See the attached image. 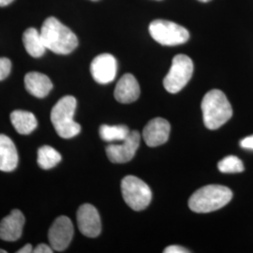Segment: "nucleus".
Returning <instances> with one entry per match:
<instances>
[{
  "label": "nucleus",
  "mask_w": 253,
  "mask_h": 253,
  "mask_svg": "<svg viewBox=\"0 0 253 253\" xmlns=\"http://www.w3.org/2000/svg\"><path fill=\"white\" fill-rule=\"evenodd\" d=\"M41 34L46 48L54 54H71L78 46L76 35L55 17L46 19Z\"/></svg>",
  "instance_id": "f257e3e1"
},
{
  "label": "nucleus",
  "mask_w": 253,
  "mask_h": 253,
  "mask_svg": "<svg viewBox=\"0 0 253 253\" xmlns=\"http://www.w3.org/2000/svg\"><path fill=\"white\" fill-rule=\"evenodd\" d=\"M170 123L162 118H154L150 120L143 130V137L145 144L155 147L165 144L170 135Z\"/></svg>",
  "instance_id": "f8f14e48"
},
{
  "label": "nucleus",
  "mask_w": 253,
  "mask_h": 253,
  "mask_svg": "<svg viewBox=\"0 0 253 253\" xmlns=\"http://www.w3.org/2000/svg\"><path fill=\"white\" fill-rule=\"evenodd\" d=\"M130 130L126 125H102L100 127V135L102 140L106 142L123 141L129 134Z\"/></svg>",
  "instance_id": "aec40b11"
},
{
  "label": "nucleus",
  "mask_w": 253,
  "mask_h": 253,
  "mask_svg": "<svg viewBox=\"0 0 253 253\" xmlns=\"http://www.w3.org/2000/svg\"><path fill=\"white\" fill-rule=\"evenodd\" d=\"M23 42L28 54L33 57H41L45 54L46 46L41 31L34 27L27 28L23 34Z\"/></svg>",
  "instance_id": "a211bd4d"
},
{
  "label": "nucleus",
  "mask_w": 253,
  "mask_h": 253,
  "mask_svg": "<svg viewBox=\"0 0 253 253\" xmlns=\"http://www.w3.org/2000/svg\"><path fill=\"white\" fill-rule=\"evenodd\" d=\"M201 2H208V1H210V0H199Z\"/></svg>",
  "instance_id": "c85d7f7f"
},
{
  "label": "nucleus",
  "mask_w": 253,
  "mask_h": 253,
  "mask_svg": "<svg viewBox=\"0 0 253 253\" xmlns=\"http://www.w3.org/2000/svg\"><path fill=\"white\" fill-rule=\"evenodd\" d=\"M140 92V85L135 77L130 73H126L117 84L115 98L120 103H131L139 99Z\"/></svg>",
  "instance_id": "4468645a"
},
{
  "label": "nucleus",
  "mask_w": 253,
  "mask_h": 253,
  "mask_svg": "<svg viewBox=\"0 0 253 253\" xmlns=\"http://www.w3.org/2000/svg\"><path fill=\"white\" fill-rule=\"evenodd\" d=\"M77 223L82 235L97 237L101 232V221L98 210L90 204H84L77 211Z\"/></svg>",
  "instance_id": "9b49d317"
},
{
  "label": "nucleus",
  "mask_w": 253,
  "mask_h": 253,
  "mask_svg": "<svg viewBox=\"0 0 253 253\" xmlns=\"http://www.w3.org/2000/svg\"><path fill=\"white\" fill-rule=\"evenodd\" d=\"M140 133L137 130L129 132L121 144H112L106 147V154L109 160L114 163H125L131 161L135 156L140 145Z\"/></svg>",
  "instance_id": "1a4fd4ad"
},
{
  "label": "nucleus",
  "mask_w": 253,
  "mask_h": 253,
  "mask_svg": "<svg viewBox=\"0 0 253 253\" xmlns=\"http://www.w3.org/2000/svg\"><path fill=\"white\" fill-rule=\"evenodd\" d=\"M73 235L74 228L72 220L65 216L58 217L49 229L50 246L55 252H64L71 244Z\"/></svg>",
  "instance_id": "6e6552de"
},
{
  "label": "nucleus",
  "mask_w": 253,
  "mask_h": 253,
  "mask_svg": "<svg viewBox=\"0 0 253 253\" xmlns=\"http://www.w3.org/2000/svg\"><path fill=\"white\" fill-rule=\"evenodd\" d=\"M240 145H241V147H243L245 149L253 150V135L248 136V137L244 138L243 140H241Z\"/></svg>",
  "instance_id": "393cba45"
},
{
  "label": "nucleus",
  "mask_w": 253,
  "mask_h": 253,
  "mask_svg": "<svg viewBox=\"0 0 253 253\" xmlns=\"http://www.w3.org/2000/svg\"><path fill=\"white\" fill-rule=\"evenodd\" d=\"M193 74V62L186 54H177L172 58L169 73L163 80L164 88L175 94L182 90Z\"/></svg>",
  "instance_id": "0eeeda50"
},
{
  "label": "nucleus",
  "mask_w": 253,
  "mask_h": 253,
  "mask_svg": "<svg viewBox=\"0 0 253 253\" xmlns=\"http://www.w3.org/2000/svg\"><path fill=\"white\" fill-rule=\"evenodd\" d=\"M7 252L5 251V250H2V249H0V253H6Z\"/></svg>",
  "instance_id": "cd10ccee"
},
{
  "label": "nucleus",
  "mask_w": 253,
  "mask_h": 253,
  "mask_svg": "<svg viewBox=\"0 0 253 253\" xmlns=\"http://www.w3.org/2000/svg\"><path fill=\"white\" fill-rule=\"evenodd\" d=\"M17 253H33V248L30 244L25 245L23 248H21L19 251L16 252Z\"/></svg>",
  "instance_id": "a878e982"
},
{
  "label": "nucleus",
  "mask_w": 253,
  "mask_h": 253,
  "mask_svg": "<svg viewBox=\"0 0 253 253\" xmlns=\"http://www.w3.org/2000/svg\"><path fill=\"white\" fill-rule=\"evenodd\" d=\"M232 198V190L225 186L208 185L191 195L189 207L196 213H209L225 207Z\"/></svg>",
  "instance_id": "7ed1b4c3"
},
{
  "label": "nucleus",
  "mask_w": 253,
  "mask_h": 253,
  "mask_svg": "<svg viewBox=\"0 0 253 253\" xmlns=\"http://www.w3.org/2000/svg\"><path fill=\"white\" fill-rule=\"evenodd\" d=\"M219 172L223 173H236L244 171V165L242 161L235 156H228L217 163Z\"/></svg>",
  "instance_id": "412c9836"
},
{
  "label": "nucleus",
  "mask_w": 253,
  "mask_h": 253,
  "mask_svg": "<svg viewBox=\"0 0 253 253\" xmlns=\"http://www.w3.org/2000/svg\"><path fill=\"white\" fill-rule=\"evenodd\" d=\"M121 191L126 205L134 211L147 208L152 200L149 186L134 175H127L121 182Z\"/></svg>",
  "instance_id": "39448f33"
},
{
  "label": "nucleus",
  "mask_w": 253,
  "mask_h": 253,
  "mask_svg": "<svg viewBox=\"0 0 253 253\" xmlns=\"http://www.w3.org/2000/svg\"><path fill=\"white\" fill-rule=\"evenodd\" d=\"M149 33L154 40L164 46L180 45L190 39L187 28L167 20H155L149 25Z\"/></svg>",
  "instance_id": "423d86ee"
},
{
  "label": "nucleus",
  "mask_w": 253,
  "mask_h": 253,
  "mask_svg": "<svg viewBox=\"0 0 253 253\" xmlns=\"http://www.w3.org/2000/svg\"><path fill=\"white\" fill-rule=\"evenodd\" d=\"M53 252H54L53 248L46 244L38 245L33 250V253H52Z\"/></svg>",
  "instance_id": "b1692460"
},
{
  "label": "nucleus",
  "mask_w": 253,
  "mask_h": 253,
  "mask_svg": "<svg viewBox=\"0 0 253 253\" xmlns=\"http://www.w3.org/2000/svg\"><path fill=\"white\" fill-rule=\"evenodd\" d=\"M25 216L18 210L14 209L9 216L4 217L0 222V239L13 242L18 240L23 233Z\"/></svg>",
  "instance_id": "ddd939ff"
},
{
  "label": "nucleus",
  "mask_w": 253,
  "mask_h": 253,
  "mask_svg": "<svg viewBox=\"0 0 253 253\" xmlns=\"http://www.w3.org/2000/svg\"><path fill=\"white\" fill-rule=\"evenodd\" d=\"M92 1H97V0H92Z\"/></svg>",
  "instance_id": "c756f323"
},
{
  "label": "nucleus",
  "mask_w": 253,
  "mask_h": 253,
  "mask_svg": "<svg viewBox=\"0 0 253 253\" xmlns=\"http://www.w3.org/2000/svg\"><path fill=\"white\" fill-rule=\"evenodd\" d=\"M11 70V62L9 58L0 57V81L6 79L9 76Z\"/></svg>",
  "instance_id": "4be33fe9"
},
{
  "label": "nucleus",
  "mask_w": 253,
  "mask_h": 253,
  "mask_svg": "<svg viewBox=\"0 0 253 253\" xmlns=\"http://www.w3.org/2000/svg\"><path fill=\"white\" fill-rule=\"evenodd\" d=\"M76 106L77 100L74 97L65 96L56 102L51 111L52 124L61 138H73L81 131V126L73 119Z\"/></svg>",
  "instance_id": "20e7f679"
},
{
  "label": "nucleus",
  "mask_w": 253,
  "mask_h": 253,
  "mask_svg": "<svg viewBox=\"0 0 253 253\" xmlns=\"http://www.w3.org/2000/svg\"><path fill=\"white\" fill-rule=\"evenodd\" d=\"M18 165V153L12 140L0 134V171L12 172Z\"/></svg>",
  "instance_id": "2eb2a0df"
},
{
  "label": "nucleus",
  "mask_w": 253,
  "mask_h": 253,
  "mask_svg": "<svg viewBox=\"0 0 253 253\" xmlns=\"http://www.w3.org/2000/svg\"><path fill=\"white\" fill-rule=\"evenodd\" d=\"M90 73L95 81L107 84L115 80L118 73V62L114 55L101 54L91 62Z\"/></svg>",
  "instance_id": "9d476101"
},
{
  "label": "nucleus",
  "mask_w": 253,
  "mask_h": 253,
  "mask_svg": "<svg viewBox=\"0 0 253 253\" xmlns=\"http://www.w3.org/2000/svg\"><path fill=\"white\" fill-rule=\"evenodd\" d=\"M164 253H190L189 250L181 247V246H176V245H172L167 247L164 251Z\"/></svg>",
  "instance_id": "5701e85b"
},
{
  "label": "nucleus",
  "mask_w": 253,
  "mask_h": 253,
  "mask_svg": "<svg viewBox=\"0 0 253 253\" xmlns=\"http://www.w3.org/2000/svg\"><path fill=\"white\" fill-rule=\"evenodd\" d=\"M61 162V155L50 145H43L38 150V164L41 168L52 169Z\"/></svg>",
  "instance_id": "6ab92c4d"
},
{
  "label": "nucleus",
  "mask_w": 253,
  "mask_h": 253,
  "mask_svg": "<svg viewBox=\"0 0 253 253\" xmlns=\"http://www.w3.org/2000/svg\"><path fill=\"white\" fill-rule=\"evenodd\" d=\"M25 85L31 95L39 99L45 98L53 88V84L49 77L36 72L28 73L25 76Z\"/></svg>",
  "instance_id": "dca6fc26"
},
{
  "label": "nucleus",
  "mask_w": 253,
  "mask_h": 253,
  "mask_svg": "<svg viewBox=\"0 0 253 253\" xmlns=\"http://www.w3.org/2000/svg\"><path fill=\"white\" fill-rule=\"evenodd\" d=\"M13 0H0V7H5L10 4Z\"/></svg>",
  "instance_id": "bb28decb"
},
{
  "label": "nucleus",
  "mask_w": 253,
  "mask_h": 253,
  "mask_svg": "<svg viewBox=\"0 0 253 253\" xmlns=\"http://www.w3.org/2000/svg\"><path fill=\"white\" fill-rule=\"evenodd\" d=\"M204 123L208 129H217L233 116L232 105L225 94L218 89L208 91L202 100Z\"/></svg>",
  "instance_id": "f03ea898"
},
{
  "label": "nucleus",
  "mask_w": 253,
  "mask_h": 253,
  "mask_svg": "<svg viewBox=\"0 0 253 253\" xmlns=\"http://www.w3.org/2000/svg\"><path fill=\"white\" fill-rule=\"evenodd\" d=\"M10 121L16 131L22 135H28L38 126V121L35 116L27 111L16 110L10 114Z\"/></svg>",
  "instance_id": "f3484780"
}]
</instances>
